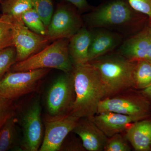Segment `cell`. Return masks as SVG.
<instances>
[{
    "label": "cell",
    "instance_id": "cell-17",
    "mask_svg": "<svg viewBox=\"0 0 151 151\" xmlns=\"http://www.w3.org/2000/svg\"><path fill=\"white\" fill-rule=\"evenodd\" d=\"M92 38L91 30L83 26L69 39L68 49L73 64L89 62L88 54Z\"/></svg>",
    "mask_w": 151,
    "mask_h": 151
},
{
    "label": "cell",
    "instance_id": "cell-28",
    "mask_svg": "<svg viewBox=\"0 0 151 151\" xmlns=\"http://www.w3.org/2000/svg\"><path fill=\"white\" fill-rule=\"evenodd\" d=\"M75 7L79 12H90L93 9L87 2V0H64Z\"/></svg>",
    "mask_w": 151,
    "mask_h": 151
},
{
    "label": "cell",
    "instance_id": "cell-27",
    "mask_svg": "<svg viewBox=\"0 0 151 151\" xmlns=\"http://www.w3.org/2000/svg\"><path fill=\"white\" fill-rule=\"evenodd\" d=\"M127 1L133 9L151 20V0H128Z\"/></svg>",
    "mask_w": 151,
    "mask_h": 151
},
{
    "label": "cell",
    "instance_id": "cell-1",
    "mask_svg": "<svg viewBox=\"0 0 151 151\" xmlns=\"http://www.w3.org/2000/svg\"><path fill=\"white\" fill-rule=\"evenodd\" d=\"M72 73L76 98L70 113L79 119L94 116L100 101L106 97L99 73L89 62L73 64Z\"/></svg>",
    "mask_w": 151,
    "mask_h": 151
},
{
    "label": "cell",
    "instance_id": "cell-11",
    "mask_svg": "<svg viewBox=\"0 0 151 151\" xmlns=\"http://www.w3.org/2000/svg\"><path fill=\"white\" fill-rule=\"evenodd\" d=\"M13 19L14 47L16 50L17 62H18L40 51L47 45L50 41L46 36L31 30L21 19Z\"/></svg>",
    "mask_w": 151,
    "mask_h": 151
},
{
    "label": "cell",
    "instance_id": "cell-8",
    "mask_svg": "<svg viewBox=\"0 0 151 151\" xmlns=\"http://www.w3.org/2000/svg\"><path fill=\"white\" fill-rule=\"evenodd\" d=\"M83 26V19L77 9L68 3H60L53 14L46 36L50 42L70 39Z\"/></svg>",
    "mask_w": 151,
    "mask_h": 151
},
{
    "label": "cell",
    "instance_id": "cell-6",
    "mask_svg": "<svg viewBox=\"0 0 151 151\" xmlns=\"http://www.w3.org/2000/svg\"><path fill=\"white\" fill-rule=\"evenodd\" d=\"M47 68L9 72L0 80V96L12 100L37 91L41 80L50 72Z\"/></svg>",
    "mask_w": 151,
    "mask_h": 151
},
{
    "label": "cell",
    "instance_id": "cell-30",
    "mask_svg": "<svg viewBox=\"0 0 151 151\" xmlns=\"http://www.w3.org/2000/svg\"><path fill=\"white\" fill-rule=\"evenodd\" d=\"M149 26L151 29V20H149Z\"/></svg>",
    "mask_w": 151,
    "mask_h": 151
},
{
    "label": "cell",
    "instance_id": "cell-18",
    "mask_svg": "<svg viewBox=\"0 0 151 151\" xmlns=\"http://www.w3.org/2000/svg\"><path fill=\"white\" fill-rule=\"evenodd\" d=\"M17 122L15 114L0 128V151H22V137L17 130Z\"/></svg>",
    "mask_w": 151,
    "mask_h": 151
},
{
    "label": "cell",
    "instance_id": "cell-5",
    "mask_svg": "<svg viewBox=\"0 0 151 151\" xmlns=\"http://www.w3.org/2000/svg\"><path fill=\"white\" fill-rule=\"evenodd\" d=\"M105 112L121 113L142 120L151 117V106L139 90L131 88L101 100L97 114Z\"/></svg>",
    "mask_w": 151,
    "mask_h": 151
},
{
    "label": "cell",
    "instance_id": "cell-9",
    "mask_svg": "<svg viewBox=\"0 0 151 151\" xmlns=\"http://www.w3.org/2000/svg\"><path fill=\"white\" fill-rule=\"evenodd\" d=\"M41 111L40 100L38 97L32 100L22 113L20 119L23 134L22 151L39 150L44 134Z\"/></svg>",
    "mask_w": 151,
    "mask_h": 151
},
{
    "label": "cell",
    "instance_id": "cell-12",
    "mask_svg": "<svg viewBox=\"0 0 151 151\" xmlns=\"http://www.w3.org/2000/svg\"><path fill=\"white\" fill-rule=\"evenodd\" d=\"M118 52L132 60H151V29L145 27L122 42Z\"/></svg>",
    "mask_w": 151,
    "mask_h": 151
},
{
    "label": "cell",
    "instance_id": "cell-24",
    "mask_svg": "<svg viewBox=\"0 0 151 151\" xmlns=\"http://www.w3.org/2000/svg\"><path fill=\"white\" fill-rule=\"evenodd\" d=\"M17 62V52L14 47L0 50V80Z\"/></svg>",
    "mask_w": 151,
    "mask_h": 151
},
{
    "label": "cell",
    "instance_id": "cell-26",
    "mask_svg": "<svg viewBox=\"0 0 151 151\" xmlns=\"http://www.w3.org/2000/svg\"><path fill=\"white\" fill-rule=\"evenodd\" d=\"M15 114L13 101L0 96V128L8 119Z\"/></svg>",
    "mask_w": 151,
    "mask_h": 151
},
{
    "label": "cell",
    "instance_id": "cell-13",
    "mask_svg": "<svg viewBox=\"0 0 151 151\" xmlns=\"http://www.w3.org/2000/svg\"><path fill=\"white\" fill-rule=\"evenodd\" d=\"M72 132L79 136L86 150L104 151L108 137L90 118L79 119Z\"/></svg>",
    "mask_w": 151,
    "mask_h": 151
},
{
    "label": "cell",
    "instance_id": "cell-15",
    "mask_svg": "<svg viewBox=\"0 0 151 151\" xmlns=\"http://www.w3.org/2000/svg\"><path fill=\"white\" fill-rule=\"evenodd\" d=\"M97 29L91 30L92 38L88 54L89 62L110 53L123 42L124 36L120 34L105 29Z\"/></svg>",
    "mask_w": 151,
    "mask_h": 151
},
{
    "label": "cell",
    "instance_id": "cell-22",
    "mask_svg": "<svg viewBox=\"0 0 151 151\" xmlns=\"http://www.w3.org/2000/svg\"><path fill=\"white\" fill-rule=\"evenodd\" d=\"M22 19L25 25L31 30L40 35H46L47 28L33 8L25 12L22 15Z\"/></svg>",
    "mask_w": 151,
    "mask_h": 151
},
{
    "label": "cell",
    "instance_id": "cell-2",
    "mask_svg": "<svg viewBox=\"0 0 151 151\" xmlns=\"http://www.w3.org/2000/svg\"><path fill=\"white\" fill-rule=\"evenodd\" d=\"M136 62L117 52L107 53L89 62L99 73L106 97L133 88V72Z\"/></svg>",
    "mask_w": 151,
    "mask_h": 151
},
{
    "label": "cell",
    "instance_id": "cell-21",
    "mask_svg": "<svg viewBox=\"0 0 151 151\" xmlns=\"http://www.w3.org/2000/svg\"><path fill=\"white\" fill-rule=\"evenodd\" d=\"M14 46V22L12 17L0 16V50Z\"/></svg>",
    "mask_w": 151,
    "mask_h": 151
},
{
    "label": "cell",
    "instance_id": "cell-10",
    "mask_svg": "<svg viewBox=\"0 0 151 151\" xmlns=\"http://www.w3.org/2000/svg\"><path fill=\"white\" fill-rule=\"evenodd\" d=\"M79 118L70 113L60 116H44L43 141L39 150L58 151L65 138L72 132Z\"/></svg>",
    "mask_w": 151,
    "mask_h": 151
},
{
    "label": "cell",
    "instance_id": "cell-25",
    "mask_svg": "<svg viewBox=\"0 0 151 151\" xmlns=\"http://www.w3.org/2000/svg\"><path fill=\"white\" fill-rule=\"evenodd\" d=\"M125 136L120 134L108 138L104 151H129L131 148Z\"/></svg>",
    "mask_w": 151,
    "mask_h": 151
},
{
    "label": "cell",
    "instance_id": "cell-29",
    "mask_svg": "<svg viewBox=\"0 0 151 151\" xmlns=\"http://www.w3.org/2000/svg\"><path fill=\"white\" fill-rule=\"evenodd\" d=\"M150 102L151 106V86L142 90H139Z\"/></svg>",
    "mask_w": 151,
    "mask_h": 151
},
{
    "label": "cell",
    "instance_id": "cell-35",
    "mask_svg": "<svg viewBox=\"0 0 151 151\" xmlns=\"http://www.w3.org/2000/svg\"></svg>",
    "mask_w": 151,
    "mask_h": 151
},
{
    "label": "cell",
    "instance_id": "cell-16",
    "mask_svg": "<svg viewBox=\"0 0 151 151\" xmlns=\"http://www.w3.org/2000/svg\"><path fill=\"white\" fill-rule=\"evenodd\" d=\"M125 132V137L137 151L151 150V117L133 123Z\"/></svg>",
    "mask_w": 151,
    "mask_h": 151
},
{
    "label": "cell",
    "instance_id": "cell-32",
    "mask_svg": "<svg viewBox=\"0 0 151 151\" xmlns=\"http://www.w3.org/2000/svg\"><path fill=\"white\" fill-rule=\"evenodd\" d=\"M1 0H0V3H1Z\"/></svg>",
    "mask_w": 151,
    "mask_h": 151
},
{
    "label": "cell",
    "instance_id": "cell-3",
    "mask_svg": "<svg viewBox=\"0 0 151 151\" xmlns=\"http://www.w3.org/2000/svg\"><path fill=\"white\" fill-rule=\"evenodd\" d=\"M137 13L128 1L114 0L93 8L82 19L89 29H105L124 35L136 24Z\"/></svg>",
    "mask_w": 151,
    "mask_h": 151
},
{
    "label": "cell",
    "instance_id": "cell-33",
    "mask_svg": "<svg viewBox=\"0 0 151 151\" xmlns=\"http://www.w3.org/2000/svg\"><path fill=\"white\" fill-rule=\"evenodd\" d=\"M0 16H1V15H0Z\"/></svg>",
    "mask_w": 151,
    "mask_h": 151
},
{
    "label": "cell",
    "instance_id": "cell-23",
    "mask_svg": "<svg viewBox=\"0 0 151 151\" xmlns=\"http://www.w3.org/2000/svg\"><path fill=\"white\" fill-rule=\"evenodd\" d=\"M32 8L38 14L45 25L48 27L53 14L52 0H31Z\"/></svg>",
    "mask_w": 151,
    "mask_h": 151
},
{
    "label": "cell",
    "instance_id": "cell-31",
    "mask_svg": "<svg viewBox=\"0 0 151 151\" xmlns=\"http://www.w3.org/2000/svg\"><path fill=\"white\" fill-rule=\"evenodd\" d=\"M148 61H149V62H150V63L151 64V60H148Z\"/></svg>",
    "mask_w": 151,
    "mask_h": 151
},
{
    "label": "cell",
    "instance_id": "cell-19",
    "mask_svg": "<svg viewBox=\"0 0 151 151\" xmlns=\"http://www.w3.org/2000/svg\"><path fill=\"white\" fill-rule=\"evenodd\" d=\"M150 86V63L144 60H137L133 72V88L142 90Z\"/></svg>",
    "mask_w": 151,
    "mask_h": 151
},
{
    "label": "cell",
    "instance_id": "cell-4",
    "mask_svg": "<svg viewBox=\"0 0 151 151\" xmlns=\"http://www.w3.org/2000/svg\"><path fill=\"white\" fill-rule=\"evenodd\" d=\"M69 39L52 42L40 51L12 66V71H24L36 69H56L63 73L72 71L73 64L69 53Z\"/></svg>",
    "mask_w": 151,
    "mask_h": 151
},
{
    "label": "cell",
    "instance_id": "cell-20",
    "mask_svg": "<svg viewBox=\"0 0 151 151\" xmlns=\"http://www.w3.org/2000/svg\"><path fill=\"white\" fill-rule=\"evenodd\" d=\"M0 4L3 14L16 19H22L25 12L32 8L31 0H1Z\"/></svg>",
    "mask_w": 151,
    "mask_h": 151
},
{
    "label": "cell",
    "instance_id": "cell-7",
    "mask_svg": "<svg viewBox=\"0 0 151 151\" xmlns=\"http://www.w3.org/2000/svg\"><path fill=\"white\" fill-rule=\"evenodd\" d=\"M76 94L72 71L63 73L48 88L45 97L47 114L50 116L67 115L71 113Z\"/></svg>",
    "mask_w": 151,
    "mask_h": 151
},
{
    "label": "cell",
    "instance_id": "cell-14",
    "mask_svg": "<svg viewBox=\"0 0 151 151\" xmlns=\"http://www.w3.org/2000/svg\"><path fill=\"white\" fill-rule=\"evenodd\" d=\"M107 137L125 132L131 124L139 119L112 112H103L89 117Z\"/></svg>",
    "mask_w": 151,
    "mask_h": 151
},
{
    "label": "cell",
    "instance_id": "cell-34",
    "mask_svg": "<svg viewBox=\"0 0 151 151\" xmlns=\"http://www.w3.org/2000/svg\"></svg>",
    "mask_w": 151,
    "mask_h": 151
}]
</instances>
